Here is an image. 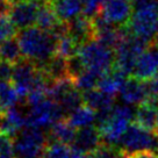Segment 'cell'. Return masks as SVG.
<instances>
[{"instance_id": "f35d334b", "label": "cell", "mask_w": 158, "mask_h": 158, "mask_svg": "<svg viewBox=\"0 0 158 158\" xmlns=\"http://www.w3.org/2000/svg\"><path fill=\"white\" fill-rule=\"evenodd\" d=\"M50 1H56V0H50Z\"/></svg>"}, {"instance_id": "836d02e7", "label": "cell", "mask_w": 158, "mask_h": 158, "mask_svg": "<svg viewBox=\"0 0 158 158\" xmlns=\"http://www.w3.org/2000/svg\"><path fill=\"white\" fill-rule=\"evenodd\" d=\"M126 158H158L156 151H138V152L124 155Z\"/></svg>"}, {"instance_id": "7402d4cb", "label": "cell", "mask_w": 158, "mask_h": 158, "mask_svg": "<svg viewBox=\"0 0 158 158\" xmlns=\"http://www.w3.org/2000/svg\"><path fill=\"white\" fill-rule=\"evenodd\" d=\"M77 130L68 120H59L49 128V142H60L71 145L76 137Z\"/></svg>"}, {"instance_id": "484cf974", "label": "cell", "mask_w": 158, "mask_h": 158, "mask_svg": "<svg viewBox=\"0 0 158 158\" xmlns=\"http://www.w3.org/2000/svg\"><path fill=\"white\" fill-rule=\"evenodd\" d=\"M101 77H102L101 74L97 73L93 70L84 68L74 77L73 81L74 85L77 86V89L80 92H86V91H89V89H93L95 87H98V83Z\"/></svg>"}, {"instance_id": "5b68a950", "label": "cell", "mask_w": 158, "mask_h": 158, "mask_svg": "<svg viewBox=\"0 0 158 158\" xmlns=\"http://www.w3.org/2000/svg\"><path fill=\"white\" fill-rule=\"evenodd\" d=\"M49 137L43 129L26 127L14 137V158H44Z\"/></svg>"}, {"instance_id": "6da1fadb", "label": "cell", "mask_w": 158, "mask_h": 158, "mask_svg": "<svg viewBox=\"0 0 158 158\" xmlns=\"http://www.w3.org/2000/svg\"><path fill=\"white\" fill-rule=\"evenodd\" d=\"M20 48L26 59L42 68L56 55L57 36L40 27H29L22 29L18 35Z\"/></svg>"}, {"instance_id": "4316f807", "label": "cell", "mask_w": 158, "mask_h": 158, "mask_svg": "<svg viewBox=\"0 0 158 158\" xmlns=\"http://www.w3.org/2000/svg\"><path fill=\"white\" fill-rule=\"evenodd\" d=\"M20 95L15 89L14 85L10 84V80L0 79V109L12 108L19 102Z\"/></svg>"}, {"instance_id": "e0dca14e", "label": "cell", "mask_w": 158, "mask_h": 158, "mask_svg": "<svg viewBox=\"0 0 158 158\" xmlns=\"http://www.w3.org/2000/svg\"><path fill=\"white\" fill-rule=\"evenodd\" d=\"M60 23L62 21L59 20L58 15L55 10L54 4H51L50 0H42L36 19L37 27L47 31L55 33Z\"/></svg>"}, {"instance_id": "4fadbf2b", "label": "cell", "mask_w": 158, "mask_h": 158, "mask_svg": "<svg viewBox=\"0 0 158 158\" xmlns=\"http://www.w3.org/2000/svg\"><path fill=\"white\" fill-rule=\"evenodd\" d=\"M102 145V138L99 128L95 126H89L85 128L78 129L76 137L71 147L78 152L93 155Z\"/></svg>"}, {"instance_id": "cb8c5ba5", "label": "cell", "mask_w": 158, "mask_h": 158, "mask_svg": "<svg viewBox=\"0 0 158 158\" xmlns=\"http://www.w3.org/2000/svg\"><path fill=\"white\" fill-rule=\"evenodd\" d=\"M42 71L47 74V77L52 81L57 79L64 78L69 76L68 71V59L60 57L58 55H55L48 63H45L42 68Z\"/></svg>"}, {"instance_id": "b9f144b4", "label": "cell", "mask_w": 158, "mask_h": 158, "mask_svg": "<svg viewBox=\"0 0 158 158\" xmlns=\"http://www.w3.org/2000/svg\"><path fill=\"white\" fill-rule=\"evenodd\" d=\"M157 1H158V0H157Z\"/></svg>"}, {"instance_id": "83f0119b", "label": "cell", "mask_w": 158, "mask_h": 158, "mask_svg": "<svg viewBox=\"0 0 158 158\" xmlns=\"http://www.w3.org/2000/svg\"><path fill=\"white\" fill-rule=\"evenodd\" d=\"M79 49L78 42L68 33L57 36V48H56V55L65 59H69L77 55Z\"/></svg>"}, {"instance_id": "74e56055", "label": "cell", "mask_w": 158, "mask_h": 158, "mask_svg": "<svg viewBox=\"0 0 158 158\" xmlns=\"http://www.w3.org/2000/svg\"><path fill=\"white\" fill-rule=\"evenodd\" d=\"M157 36H158V22H157Z\"/></svg>"}, {"instance_id": "ab89813d", "label": "cell", "mask_w": 158, "mask_h": 158, "mask_svg": "<svg viewBox=\"0 0 158 158\" xmlns=\"http://www.w3.org/2000/svg\"><path fill=\"white\" fill-rule=\"evenodd\" d=\"M157 131H158V126H157Z\"/></svg>"}, {"instance_id": "7c38bea8", "label": "cell", "mask_w": 158, "mask_h": 158, "mask_svg": "<svg viewBox=\"0 0 158 158\" xmlns=\"http://www.w3.org/2000/svg\"><path fill=\"white\" fill-rule=\"evenodd\" d=\"M158 74V45L152 42L148 49L139 56L135 65L133 77L148 81Z\"/></svg>"}, {"instance_id": "52a82bcc", "label": "cell", "mask_w": 158, "mask_h": 158, "mask_svg": "<svg viewBox=\"0 0 158 158\" xmlns=\"http://www.w3.org/2000/svg\"><path fill=\"white\" fill-rule=\"evenodd\" d=\"M157 22H158V1L153 0L150 4L139 7L133 13L127 28L130 34L139 39L152 43L157 37Z\"/></svg>"}, {"instance_id": "3957f363", "label": "cell", "mask_w": 158, "mask_h": 158, "mask_svg": "<svg viewBox=\"0 0 158 158\" xmlns=\"http://www.w3.org/2000/svg\"><path fill=\"white\" fill-rule=\"evenodd\" d=\"M77 56L84 68L93 70L101 76L112 71L115 66V50L95 39L79 45Z\"/></svg>"}, {"instance_id": "60d3db41", "label": "cell", "mask_w": 158, "mask_h": 158, "mask_svg": "<svg viewBox=\"0 0 158 158\" xmlns=\"http://www.w3.org/2000/svg\"><path fill=\"white\" fill-rule=\"evenodd\" d=\"M0 158H2V157H0Z\"/></svg>"}, {"instance_id": "8d00e7d4", "label": "cell", "mask_w": 158, "mask_h": 158, "mask_svg": "<svg viewBox=\"0 0 158 158\" xmlns=\"http://www.w3.org/2000/svg\"><path fill=\"white\" fill-rule=\"evenodd\" d=\"M153 42H157V43H158V36L156 37V39H155V41H153Z\"/></svg>"}, {"instance_id": "277c9868", "label": "cell", "mask_w": 158, "mask_h": 158, "mask_svg": "<svg viewBox=\"0 0 158 158\" xmlns=\"http://www.w3.org/2000/svg\"><path fill=\"white\" fill-rule=\"evenodd\" d=\"M27 101L29 108L27 113V127L40 129L50 128L65 116L62 107L48 95L28 99Z\"/></svg>"}, {"instance_id": "44dd1931", "label": "cell", "mask_w": 158, "mask_h": 158, "mask_svg": "<svg viewBox=\"0 0 158 158\" xmlns=\"http://www.w3.org/2000/svg\"><path fill=\"white\" fill-rule=\"evenodd\" d=\"M66 120L76 129H81L97 123V112L86 104H81L68 115Z\"/></svg>"}, {"instance_id": "d4e9b609", "label": "cell", "mask_w": 158, "mask_h": 158, "mask_svg": "<svg viewBox=\"0 0 158 158\" xmlns=\"http://www.w3.org/2000/svg\"><path fill=\"white\" fill-rule=\"evenodd\" d=\"M22 56L23 55H22L18 39L10 37V39L4 41L2 43H0V58H1V60H5V62H8V63L14 65L22 59L21 58Z\"/></svg>"}, {"instance_id": "d590c367", "label": "cell", "mask_w": 158, "mask_h": 158, "mask_svg": "<svg viewBox=\"0 0 158 158\" xmlns=\"http://www.w3.org/2000/svg\"><path fill=\"white\" fill-rule=\"evenodd\" d=\"M4 138H5V135L4 134L0 133V147H1V143H2V141H4Z\"/></svg>"}, {"instance_id": "d6986e66", "label": "cell", "mask_w": 158, "mask_h": 158, "mask_svg": "<svg viewBox=\"0 0 158 158\" xmlns=\"http://www.w3.org/2000/svg\"><path fill=\"white\" fill-rule=\"evenodd\" d=\"M135 122L150 130L157 131L158 126V105L151 100H147L136 108ZM158 133V131H157Z\"/></svg>"}, {"instance_id": "ffe728a7", "label": "cell", "mask_w": 158, "mask_h": 158, "mask_svg": "<svg viewBox=\"0 0 158 158\" xmlns=\"http://www.w3.org/2000/svg\"><path fill=\"white\" fill-rule=\"evenodd\" d=\"M127 79H128V74L114 68V70L107 72L100 78L98 83V89L109 95L115 97L116 94L121 92V89Z\"/></svg>"}, {"instance_id": "30bf717a", "label": "cell", "mask_w": 158, "mask_h": 158, "mask_svg": "<svg viewBox=\"0 0 158 158\" xmlns=\"http://www.w3.org/2000/svg\"><path fill=\"white\" fill-rule=\"evenodd\" d=\"M41 2L42 0H12L8 15L13 25L22 30L36 23Z\"/></svg>"}, {"instance_id": "4dcf8cb0", "label": "cell", "mask_w": 158, "mask_h": 158, "mask_svg": "<svg viewBox=\"0 0 158 158\" xmlns=\"http://www.w3.org/2000/svg\"><path fill=\"white\" fill-rule=\"evenodd\" d=\"M93 158H126L123 152L116 147L104 144L92 155Z\"/></svg>"}, {"instance_id": "f1b7e54d", "label": "cell", "mask_w": 158, "mask_h": 158, "mask_svg": "<svg viewBox=\"0 0 158 158\" xmlns=\"http://www.w3.org/2000/svg\"><path fill=\"white\" fill-rule=\"evenodd\" d=\"M74 150L69 144L60 142H49L44 158H72Z\"/></svg>"}, {"instance_id": "ac0fdd59", "label": "cell", "mask_w": 158, "mask_h": 158, "mask_svg": "<svg viewBox=\"0 0 158 158\" xmlns=\"http://www.w3.org/2000/svg\"><path fill=\"white\" fill-rule=\"evenodd\" d=\"M83 98H84V104L89 106L91 108H93L97 113L109 112L115 106L114 104L115 97L105 93L99 89H93L83 92Z\"/></svg>"}, {"instance_id": "e575fe53", "label": "cell", "mask_w": 158, "mask_h": 158, "mask_svg": "<svg viewBox=\"0 0 158 158\" xmlns=\"http://www.w3.org/2000/svg\"><path fill=\"white\" fill-rule=\"evenodd\" d=\"M130 1H131V4H133L134 8L137 10V8H139V7H143V6L150 4V2L153 1V0H130Z\"/></svg>"}, {"instance_id": "9c48e42d", "label": "cell", "mask_w": 158, "mask_h": 158, "mask_svg": "<svg viewBox=\"0 0 158 158\" xmlns=\"http://www.w3.org/2000/svg\"><path fill=\"white\" fill-rule=\"evenodd\" d=\"M42 74V70L29 59H21L13 68L12 83L20 95V99H27L35 84Z\"/></svg>"}, {"instance_id": "2e32d148", "label": "cell", "mask_w": 158, "mask_h": 158, "mask_svg": "<svg viewBox=\"0 0 158 158\" xmlns=\"http://www.w3.org/2000/svg\"><path fill=\"white\" fill-rule=\"evenodd\" d=\"M68 27H69V34L78 42L79 45L94 39L92 18H89L86 15H79L78 18L68 22Z\"/></svg>"}, {"instance_id": "9a60e30c", "label": "cell", "mask_w": 158, "mask_h": 158, "mask_svg": "<svg viewBox=\"0 0 158 158\" xmlns=\"http://www.w3.org/2000/svg\"><path fill=\"white\" fill-rule=\"evenodd\" d=\"M120 97L123 104L130 105V106H139L141 104L149 100L147 84L135 77L128 78L121 89Z\"/></svg>"}, {"instance_id": "603a6c76", "label": "cell", "mask_w": 158, "mask_h": 158, "mask_svg": "<svg viewBox=\"0 0 158 158\" xmlns=\"http://www.w3.org/2000/svg\"><path fill=\"white\" fill-rule=\"evenodd\" d=\"M55 10L60 21L69 22L83 13V4L80 0H56Z\"/></svg>"}, {"instance_id": "d6a6232c", "label": "cell", "mask_w": 158, "mask_h": 158, "mask_svg": "<svg viewBox=\"0 0 158 158\" xmlns=\"http://www.w3.org/2000/svg\"><path fill=\"white\" fill-rule=\"evenodd\" d=\"M13 64L8 62L1 60L0 62V79L1 80H12V74H13Z\"/></svg>"}, {"instance_id": "f546056e", "label": "cell", "mask_w": 158, "mask_h": 158, "mask_svg": "<svg viewBox=\"0 0 158 158\" xmlns=\"http://www.w3.org/2000/svg\"><path fill=\"white\" fill-rule=\"evenodd\" d=\"M15 29L16 27L13 25L10 15H0V43L13 37L15 34Z\"/></svg>"}, {"instance_id": "7a4b0ae2", "label": "cell", "mask_w": 158, "mask_h": 158, "mask_svg": "<svg viewBox=\"0 0 158 158\" xmlns=\"http://www.w3.org/2000/svg\"><path fill=\"white\" fill-rule=\"evenodd\" d=\"M135 112L136 110L130 105H115L108 118L97 126L101 134L102 143L118 147L130 122L135 120Z\"/></svg>"}, {"instance_id": "5bb4252c", "label": "cell", "mask_w": 158, "mask_h": 158, "mask_svg": "<svg viewBox=\"0 0 158 158\" xmlns=\"http://www.w3.org/2000/svg\"><path fill=\"white\" fill-rule=\"evenodd\" d=\"M27 127V113L16 106L0 112V133L8 137H15Z\"/></svg>"}, {"instance_id": "8fae6325", "label": "cell", "mask_w": 158, "mask_h": 158, "mask_svg": "<svg viewBox=\"0 0 158 158\" xmlns=\"http://www.w3.org/2000/svg\"><path fill=\"white\" fill-rule=\"evenodd\" d=\"M133 10L130 0H104L98 14L116 27H127L133 16Z\"/></svg>"}, {"instance_id": "ba28073f", "label": "cell", "mask_w": 158, "mask_h": 158, "mask_svg": "<svg viewBox=\"0 0 158 158\" xmlns=\"http://www.w3.org/2000/svg\"><path fill=\"white\" fill-rule=\"evenodd\" d=\"M150 47V43L129 34L115 49V69L126 74H133L137 59Z\"/></svg>"}, {"instance_id": "8992f818", "label": "cell", "mask_w": 158, "mask_h": 158, "mask_svg": "<svg viewBox=\"0 0 158 158\" xmlns=\"http://www.w3.org/2000/svg\"><path fill=\"white\" fill-rule=\"evenodd\" d=\"M123 155L138 151L158 152V133L142 127L137 122L129 124L127 131L118 142V147Z\"/></svg>"}, {"instance_id": "1f68e13d", "label": "cell", "mask_w": 158, "mask_h": 158, "mask_svg": "<svg viewBox=\"0 0 158 158\" xmlns=\"http://www.w3.org/2000/svg\"><path fill=\"white\" fill-rule=\"evenodd\" d=\"M80 1L83 4V14L89 18H94L98 14L104 2V0H80Z\"/></svg>"}]
</instances>
